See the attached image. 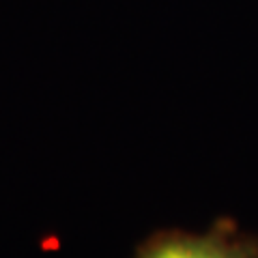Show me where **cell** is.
<instances>
[{
	"instance_id": "cell-1",
	"label": "cell",
	"mask_w": 258,
	"mask_h": 258,
	"mask_svg": "<svg viewBox=\"0 0 258 258\" xmlns=\"http://www.w3.org/2000/svg\"><path fill=\"white\" fill-rule=\"evenodd\" d=\"M136 258H258V235L235 222L217 220L207 232H159L138 249Z\"/></svg>"
}]
</instances>
